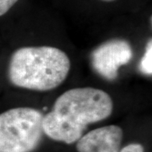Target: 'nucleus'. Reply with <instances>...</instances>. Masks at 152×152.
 Returning a JSON list of instances; mask_svg holds the SVG:
<instances>
[{"label":"nucleus","instance_id":"1","mask_svg":"<svg viewBox=\"0 0 152 152\" xmlns=\"http://www.w3.org/2000/svg\"><path fill=\"white\" fill-rule=\"evenodd\" d=\"M113 109L108 93L92 87L71 89L56 100L52 111L43 117V133L56 141L74 144L88 125L107 118Z\"/></svg>","mask_w":152,"mask_h":152},{"label":"nucleus","instance_id":"2","mask_svg":"<svg viewBox=\"0 0 152 152\" xmlns=\"http://www.w3.org/2000/svg\"><path fill=\"white\" fill-rule=\"evenodd\" d=\"M70 60L64 52L53 47H27L16 50L11 57L9 78L15 86L47 91L66 80Z\"/></svg>","mask_w":152,"mask_h":152},{"label":"nucleus","instance_id":"3","mask_svg":"<svg viewBox=\"0 0 152 152\" xmlns=\"http://www.w3.org/2000/svg\"><path fill=\"white\" fill-rule=\"evenodd\" d=\"M42 112L16 107L0 114V152H31L42 139Z\"/></svg>","mask_w":152,"mask_h":152},{"label":"nucleus","instance_id":"4","mask_svg":"<svg viewBox=\"0 0 152 152\" xmlns=\"http://www.w3.org/2000/svg\"><path fill=\"white\" fill-rule=\"evenodd\" d=\"M133 57L130 44L125 40H111L99 46L91 54L96 72L107 80L118 78L120 67L129 64Z\"/></svg>","mask_w":152,"mask_h":152},{"label":"nucleus","instance_id":"5","mask_svg":"<svg viewBox=\"0 0 152 152\" xmlns=\"http://www.w3.org/2000/svg\"><path fill=\"white\" fill-rule=\"evenodd\" d=\"M123 129L117 125L96 129L77 141L79 152H118L123 140Z\"/></svg>","mask_w":152,"mask_h":152},{"label":"nucleus","instance_id":"6","mask_svg":"<svg viewBox=\"0 0 152 152\" xmlns=\"http://www.w3.org/2000/svg\"><path fill=\"white\" fill-rule=\"evenodd\" d=\"M140 70L145 75H151L152 74V42H148L145 53L141 58L140 64Z\"/></svg>","mask_w":152,"mask_h":152},{"label":"nucleus","instance_id":"7","mask_svg":"<svg viewBox=\"0 0 152 152\" xmlns=\"http://www.w3.org/2000/svg\"><path fill=\"white\" fill-rule=\"evenodd\" d=\"M19 0H0V16L4 15Z\"/></svg>","mask_w":152,"mask_h":152},{"label":"nucleus","instance_id":"8","mask_svg":"<svg viewBox=\"0 0 152 152\" xmlns=\"http://www.w3.org/2000/svg\"><path fill=\"white\" fill-rule=\"evenodd\" d=\"M118 152H144V147L140 144H130Z\"/></svg>","mask_w":152,"mask_h":152},{"label":"nucleus","instance_id":"9","mask_svg":"<svg viewBox=\"0 0 152 152\" xmlns=\"http://www.w3.org/2000/svg\"><path fill=\"white\" fill-rule=\"evenodd\" d=\"M102 1H104V2H113V1H115V0H102Z\"/></svg>","mask_w":152,"mask_h":152}]
</instances>
